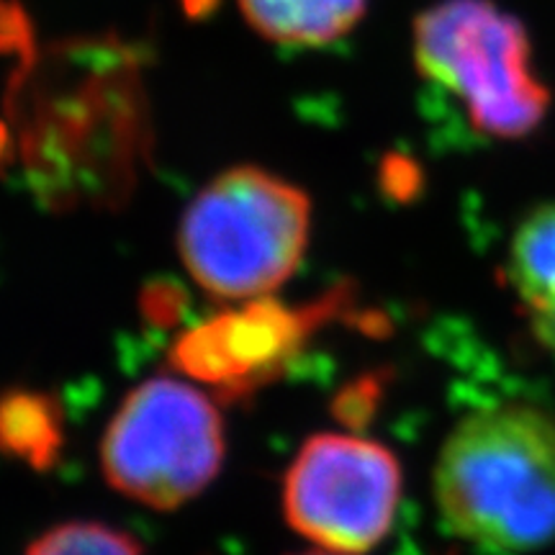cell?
Instances as JSON below:
<instances>
[{"instance_id": "obj_1", "label": "cell", "mask_w": 555, "mask_h": 555, "mask_svg": "<svg viewBox=\"0 0 555 555\" xmlns=\"http://www.w3.org/2000/svg\"><path fill=\"white\" fill-rule=\"evenodd\" d=\"M435 499L457 538L491 555L555 540V420L532 404L466 416L440 450Z\"/></svg>"}, {"instance_id": "obj_2", "label": "cell", "mask_w": 555, "mask_h": 555, "mask_svg": "<svg viewBox=\"0 0 555 555\" xmlns=\"http://www.w3.org/2000/svg\"><path fill=\"white\" fill-rule=\"evenodd\" d=\"M311 201L253 165L214 178L180 224V258L219 298H260L296 273L309 245Z\"/></svg>"}, {"instance_id": "obj_3", "label": "cell", "mask_w": 555, "mask_h": 555, "mask_svg": "<svg viewBox=\"0 0 555 555\" xmlns=\"http://www.w3.org/2000/svg\"><path fill=\"white\" fill-rule=\"evenodd\" d=\"M414 60L422 78L453 95L481 134H530L551 106L525 26L491 0L429 5L414 21Z\"/></svg>"}, {"instance_id": "obj_4", "label": "cell", "mask_w": 555, "mask_h": 555, "mask_svg": "<svg viewBox=\"0 0 555 555\" xmlns=\"http://www.w3.org/2000/svg\"><path fill=\"white\" fill-rule=\"evenodd\" d=\"M224 422L214 401L176 378H150L124 399L101 442L106 481L155 509L198 496L224 463Z\"/></svg>"}, {"instance_id": "obj_5", "label": "cell", "mask_w": 555, "mask_h": 555, "mask_svg": "<svg viewBox=\"0 0 555 555\" xmlns=\"http://www.w3.org/2000/svg\"><path fill=\"white\" fill-rule=\"evenodd\" d=\"M401 499L399 461L380 442L314 435L283 481V515L324 551L358 555L391 530Z\"/></svg>"}, {"instance_id": "obj_6", "label": "cell", "mask_w": 555, "mask_h": 555, "mask_svg": "<svg viewBox=\"0 0 555 555\" xmlns=\"http://www.w3.org/2000/svg\"><path fill=\"white\" fill-rule=\"evenodd\" d=\"M339 309V296L304 309L270 298H249L247 307L227 309L183 332L170 350V363L185 376L242 397L281 376L314 330Z\"/></svg>"}, {"instance_id": "obj_7", "label": "cell", "mask_w": 555, "mask_h": 555, "mask_svg": "<svg viewBox=\"0 0 555 555\" xmlns=\"http://www.w3.org/2000/svg\"><path fill=\"white\" fill-rule=\"evenodd\" d=\"M260 37L294 50H317L345 39L365 16L367 0H240Z\"/></svg>"}, {"instance_id": "obj_8", "label": "cell", "mask_w": 555, "mask_h": 555, "mask_svg": "<svg viewBox=\"0 0 555 555\" xmlns=\"http://www.w3.org/2000/svg\"><path fill=\"white\" fill-rule=\"evenodd\" d=\"M62 440L65 425L57 399L31 388L0 393V455L47 470L60 457Z\"/></svg>"}, {"instance_id": "obj_9", "label": "cell", "mask_w": 555, "mask_h": 555, "mask_svg": "<svg viewBox=\"0 0 555 555\" xmlns=\"http://www.w3.org/2000/svg\"><path fill=\"white\" fill-rule=\"evenodd\" d=\"M506 273L532 314L555 304V204L535 208L517 227Z\"/></svg>"}, {"instance_id": "obj_10", "label": "cell", "mask_w": 555, "mask_h": 555, "mask_svg": "<svg viewBox=\"0 0 555 555\" xmlns=\"http://www.w3.org/2000/svg\"><path fill=\"white\" fill-rule=\"evenodd\" d=\"M26 555H144L127 532L101 522H65L34 540Z\"/></svg>"}, {"instance_id": "obj_11", "label": "cell", "mask_w": 555, "mask_h": 555, "mask_svg": "<svg viewBox=\"0 0 555 555\" xmlns=\"http://www.w3.org/2000/svg\"><path fill=\"white\" fill-rule=\"evenodd\" d=\"M532 330H535L540 345L555 356V304L532 314Z\"/></svg>"}, {"instance_id": "obj_12", "label": "cell", "mask_w": 555, "mask_h": 555, "mask_svg": "<svg viewBox=\"0 0 555 555\" xmlns=\"http://www.w3.org/2000/svg\"><path fill=\"white\" fill-rule=\"evenodd\" d=\"M9 150H11L9 134H5L3 124H0V165H3V163H5V157H9Z\"/></svg>"}, {"instance_id": "obj_13", "label": "cell", "mask_w": 555, "mask_h": 555, "mask_svg": "<svg viewBox=\"0 0 555 555\" xmlns=\"http://www.w3.org/2000/svg\"><path fill=\"white\" fill-rule=\"evenodd\" d=\"M301 555H347V553H335V551H311V553H301Z\"/></svg>"}]
</instances>
